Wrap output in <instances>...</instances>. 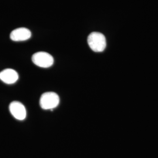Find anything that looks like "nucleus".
Segmentation results:
<instances>
[{
  "mask_svg": "<svg viewBox=\"0 0 158 158\" xmlns=\"http://www.w3.org/2000/svg\"><path fill=\"white\" fill-rule=\"evenodd\" d=\"M32 60L35 65L42 68H49L54 63V59L52 56L45 52L35 53L32 57Z\"/></svg>",
  "mask_w": 158,
  "mask_h": 158,
  "instance_id": "7ed1b4c3",
  "label": "nucleus"
},
{
  "mask_svg": "<svg viewBox=\"0 0 158 158\" xmlns=\"http://www.w3.org/2000/svg\"><path fill=\"white\" fill-rule=\"evenodd\" d=\"M19 76L17 72L12 69H6L0 72V80L8 85L16 83Z\"/></svg>",
  "mask_w": 158,
  "mask_h": 158,
  "instance_id": "39448f33",
  "label": "nucleus"
},
{
  "mask_svg": "<svg viewBox=\"0 0 158 158\" xmlns=\"http://www.w3.org/2000/svg\"><path fill=\"white\" fill-rule=\"evenodd\" d=\"M59 97L54 92H46L44 93L40 98V106L44 110H53L59 104Z\"/></svg>",
  "mask_w": 158,
  "mask_h": 158,
  "instance_id": "f03ea898",
  "label": "nucleus"
},
{
  "mask_svg": "<svg viewBox=\"0 0 158 158\" xmlns=\"http://www.w3.org/2000/svg\"><path fill=\"white\" fill-rule=\"evenodd\" d=\"M31 37V32L26 28H19L12 31L10 34L12 40L19 42L29 40Z\"/></svg>",
  "mask_w": 158,
  "mask_h": 158,
  "instance_id": "423d86ee",
  "label": "nucleus"
},
{
  "mask_svg": "<svg viewBox=\"0 0 158 158\" xmlns=\"http://www.w3.org/2000/svg\"><path fill=\"white\" fill-rule=\"evenodd\" d=\"M10 111L12 116L18 120L22 121L27 117V110L25 106L20 102H13L10 105Z\"/></svg>",
  "mask_w": 158,
  "mask_h": 158,
  "instance_id": "20e7f679",
  "label": "nucleus"
},
{
  "mask_svg": "<svg viewBox=\"0 0 158 158\" xmlns=\"http://www.w3.org/2000/svg\"><path fill=\"white\" fill-rule=\"evenodd\" d=\"M87 42L91 49L96 52H101L106 48V39L102 33L93 32L87 38Z\"/></svg>",
  "mask_w": 158,
  "mask_h": 158,
  "instance_id": "f257e3e1",
  "label": "nucleus"
}]
</instances>
